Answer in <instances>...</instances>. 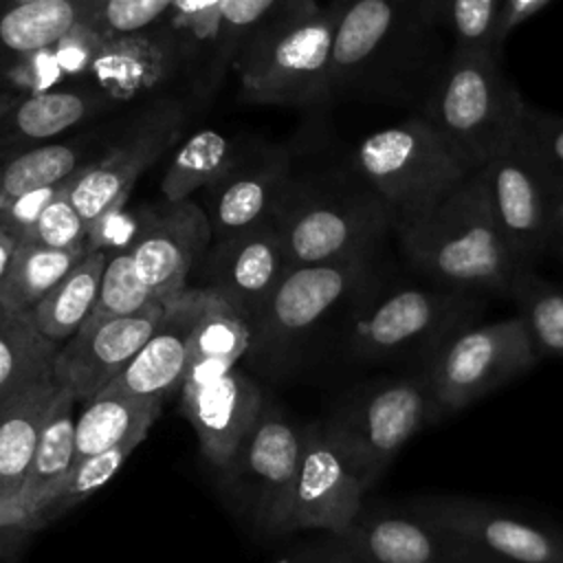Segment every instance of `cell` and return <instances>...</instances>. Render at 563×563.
I'll return each instance as SVG.
<instances>
[{"label":"cell","mask_w":563,"mask_h":563,"mask_svg":"<svg viewBox=\"0 0 563 563\" xmlns=\"http://www.w3.org/2000/svg\"><path fill=\"white\" fill-rule=\"evenodd\" d=\"M145 438H130L112 449H106L101 453H95L90 457L79 460L62 482H57L37 504H35V512H37V523L40 528L44 523H48L51 519H55L57 515L66 512L68 508H73L75 504L84 501L86 497H90L92 493H97L99 488H103L114 475L117 471L125 464V460L130 457V453L143 442Z\"/></svg>","instance_id":"cell-33"},{"label":"cell","mask_w":563,"mask_h":563,"mask_svg":"<svg viewBox=\"0 0 563 563\" xmlns=\"http://www.w3.org/2000/svg\"><path fill=\"white\" fill-rule=\"evenodd\" d=\"M409 510L501 563H563V532L468 497H420Z\"/></svg>","instance_id":"cell-12"},{"label":"cell","mask_w":563,"mask_h":563,"mask_svg":"<svg viewBox=\"0 0 563 563\" xmlns=\"http://www.w3.org/2000/svg\"><path fill=\"white\" fill-rule=\"evenodd\" d=\"M20 2H33V0H13V4H20Z\"/></svg>","instance_id":"cell-51"},{"label":"cell","mask_w":563,"mask_h":563,"mask_svg":"<svg viewBox=\"0 0 563 563\" xmlns=\"http://www.w3.org/2000/svg\"><path fill=\"white\" fill-rule=\"evenodd\" d=\"M288 268L277 224L268 220L220 240L213 253V286L209 290L240 310L253 328Z\"/></svg>","instance_id":"cell-19"},{"label":"cell","mask_w":563,"mask_h":563,"mask_svg":"<svg viewBox=\"0 0 563 563\" xmlns=\"http://www.w3.org/2000/svg\"><path fill=\"white\" fill-rule=\"evenodd\" d=\"M292 165L286 150H271L251 165L233 167L213 185V207L207 216L211 235L227 240L275 218L292 187Z\"/></svg>","instance_id":"cell-21"},{"label":"cell","mask_w":563,"mask_h":563,"mask_svg":"<svg viewBox=\"0 0 563 563\" xmlns=\"http://www.w3.org/2000/svg\"><path fill=\"white\" fill-rule=\"evenodd\" d=\"M108 255L88 251L31 310L37 330L53 343H66L92 314Z\"/></svg>","instance_id":"cell-24"},{"label":"cell","mask_w":563,"mask_h":563,"mask_svg":"<svg viewBox=\"0 0 563 563\" xmlns=\"http://www.w3.org/2000/svg\"><path fill=\"white\" fill-rule=\"evenodd\" d=\"M545 200L552 238H559L563 242V185H545Z\"/></svg>","instance_id":"cell-47"},{"label":"cell","mask_w":563,"mask_h":563,"mask_svg":"<svg viewBox=\"0 0 563 563\" xmlns=\"http://www.w3.org/2000/svg\"><path fill=\"white\" fill-rule=\"evenodd\" d=\"M211 240L207 213L189 202H169V209L130 246L136 275L163 306L187 290V275Z\"/></svg>","instance_id":"cell-17"},{"label":"cell","mask_w":563,"mask_h":563,"mask_svg":"<svg viewBox=\"0 0 563 563\" xmlns=\"http://www.w3.org/2000/svg\"><path fill=\"white\" fill-rule=\"evenodd\" d=\"M18 244H20V238L15 233H11L4 224H0V286L9 273V266L15 255Z\"/></svg>","instance_id":"cell-48"},{"label":"cell","mask_w":563,"mask_h":563,"mask_svg":"<svg viewBox=\"0 0 563 563\" xmlns=\"http://www.w3.org/2000/svg\"><path fill=\"white\" fill-rule=\"evenodd\" d=\"M275 563H501L411 510L363 512L341 532L286 550Z\"/></svg>","instance_id":"cell-9"},{"label":"cell","mask_w":563,"mask_h":563,"mask_svg":"<svg viewBox=\"0 0 563 563\" xmlns=\"http://www.w3.org/2000/svg\"><path fill=\"white\" fill-rule=\"evenodd\" d=\"M81 0H33L0 15V51L13 55L57 46L81 24Z\"/></svg>","instance_id":"cell-29"},{"label":"cell","mask_w":563,"mask_h":563,"mask_svg":"<svg viewBox=\"0 0 563 563\" xmlns=\"http://www.w3.org/2000/svg\"><path fill=\"white\" fill-rule=\"evenodd\" d=\"M515 145L537 167L545 185H563V117L523 103Z\"/></svg>","instance_id":"cell-37"},{"label":"cell","mask_w":563,"mask_h":563,"mask_svg":"<svg viewBox=\"0 0 563 563\" xmlns=\"http://www.w3.org/2000/svg\"><path fill=\"white\" fill-rule=\"evenodd\" d=\"M86 233L88 227L70 205L68 191L64 187L57 198L46 205L33 227L24 233V240L37 242L48 249H77L84 246Z\"/></svg>","instance_id":"cell-41"},{"label":"cell","mask_w":563,"mask_h":563,"mask_svg":"<svg viewBox=\"0 0 563 563\" xmlns=\"http://www.w3.org/2000/svg\"><path fill=\"white\" fill-rule=\"evenodd\" d=\"M352 163L387 209L396 233L433 211L477 172L422 114L361 139Z\"/></svg>","instance_id":"cell-2"},{"label":"cell","mask_w":563,"mask_h":563,"mask_svg":"<svg viewBox=\"0 0 563 563\" xmlns=\"http://www.w3.org/2000/svg\"><path fill=\"white\" fill-rule=\"evenodd\" d=\"M537 354L563 358V288L523 268L510 290Z\"/></svg>","instance_id":"cell-34"},{"label":"cell","mask_w":563,"mask_h":563,"mask_svg":"<svg viewBox=\"0 0 563 563\" xmlns=\"http://www.w3.org/2000/svg\"><path fill=\"white\" fill-rule=\"evenodd\" d=\"M88 103L75 92H35L15 110V128L31 139L55 136L86 117Z\"/></svg>","instance_id":"cell-39"},{"label":"cell","mask_w":563,"mask_h":563,"mask_svg":"<svg viewBox=\"0 0 563 563\" xmlns=\"http://www.w3.org/2000/svg\"><path fill=\"white\" fill-rule=\"evenodd\" d=\"M75 396L62 387L33 451L20 499L35 506L75 466Z\"/></svg>","instance_id":"cell-28"},{"label":"cell","mask_w":563,"mask_h":563,"mask_svg":"<svg viewBox=\"0 0 563 563\" xmlns=\"http://www.w3.org/2000/svg\"><path fill=\"white\" fill-rule=\"evenodd\" d=\"M152 303H158V301L136 275L130 249H121L106 260L101 282H99L97 303L88 319L128 317L150 308Z\"/></svg>","instance_id":"cell-38"},{"label":"cell","mask_w":563,"mask_h":563,"mask_svg":"<svg viewBox=\"0 0 563 563\" xmlns=\"http://www.w3.org/2000/svg\"><path fill=\"white\" fill-rule=\"evenodd\" d=\"M264 405L260 385L233 367L224 376L180 389V407L194 427L202 455L222 468L253 429Z\"/></svg>","instance_id":"cell-18"},{"label":"cell","mask_w":563,"mask_h":563,"mask_svg":"<svg viewBox=\"0 0 563 563\" xmlns=\"http://www.w3.org/2000/svg\"><path fill=\"white\" fill-rule=\"evenodd\" d=\"M369 273V260L288 268L251 328L249 361L271 378L286 376L308 336L358 292Z\"/></svg>","instance_id":"cell-6"},{"label":"cell","mask_w":563,"mask_h":563,"mask_svg":"<svg viewBox=\"0 0 563 563\" xmlns=\"http://www.w3.org/2000/svg\"><path fill=\"white\" fill-rule=\"evenodd\" d=\"M303 424L279 402L264 398L262 411L220 471V484L231 506L257 530L282 537L299 471Z\"/></svg>","instance_id":"cell-7"},{"label":"cell","mask_w":563,"mask_h":563,"mask_svg":"<svg viewBox=\"0 0 563 563\" xmlns=\"http://www.w3.org/2000/svg\"><path fill=\"white\" fill-rule=\"evenodd\" d=\"M165 306L110 319H86V323L57 350L53 363L55 380L66 387L75 400L88 402L103 391L143 347L163 317Z\"/></svg>","instance_id":"cell-14"},{"label":"cell","mask_w":563,"mask_h":563,"mask_svg":"<svg viewBox=\"0 0 563 563\" xmlns=\"http://www.w3.org/2000/svg\"><path fill=\"white\" fill-rule=\"evenodd\" d=\"M438 416L424 372L374 380L356 389L325 424L367 493L400 449Z\"/></svg>","instance_id":"cell-5"},{"label":"cell","mask_w":563,"mask_h":563,"mask_svg":"<svg viewBox=\"0 0 563 563\" xmlns=\"http://www.w3.org/2000/svg\"><path fill=\"white\" fill-rule=\"evenodd\" d=\"M284 0H222L218 48L224 57H238L242 46L277 13Z\"/></svg>","instance_id":"cell-40"},{"label":"cell","mask_w":563,"mask_h":563,"mask_svg":"<svg viewBox=\"0 0 563 563\" xmlns=\"http://www.w3.org/2000/svg\"><path fill=\"white\" fill-rule=\"evenodd\" d=\"M57 350L59 345L37 330L31 312L0 303V400L53 378Z\"/></svg>","instance_id":"cell-26"},{"label":"cell","mask_w":563,"mask_h":563,"mask_svg":"<svg viewBox=\"0 0 563 563\" xmlns=\"http://www.w3.org/2000/svg\"><path fill=\"white\" fill-rule=\"evenodd\" d=\"M90 70L108 95L114 99H132L163 79L167 55L152 40L123 35L97 48Z\"/></svg>","instance_id":"cell-27"},{"label":"cell","mask_w":563,"mask_h":563,"mask_svg":"<svg viewBox=\"0 0 563 563\" xmlns=\"http://www.w3.org/2000/svg\"><path fill=\"white\" fill-rule=\"evenodd\" d=\"M37 512L35 506L24 504L20 497L0 501V537L9 532H26L37 530Z\"/></svg>","instance_id":"cell-46"},{"label":"cell","mask_w":563,"mask_h":563,"mask_svg":"<svg viewBox=\"0 0 563 563\" xmlns=\"http://www.w3.org/2000/svg\"><path fill=\"white\" fill-rule=\"evenodd\" d=\"M347 0H284L282 9H290V11H310V9H319V7H334V4H343Z\"/></svg>","instance_id":"cell-49"},{"label":"cell","mask_w":563,"mask_h":563,"mask_svg":"<svg viewBox=\"0 0 563 563\" xmlns=\"http://www.w3.org/2000/svg\"><path fill=\"white\" fill-rule=\"evenodd\" d=\"M477 295L449 288H396L363 312L350 328V350L356 358L383 361L407 352L431 354L479 312Z\"/></svg>","instance_id":"cell-11"},{"label":"cell","mask_w":563,"mask_h":563,"mask_svg":"<svg viewBox=\"0 0 563 563\" xmlns=\"http://www.w3.org/2000/svg\"><path fill=\"white\" fill-rule=\"evenodd\" d=\"M202 299L205 288H187L178 299L167 303L143 347L106 389L163 402L165 396L180 387L189 361V336Z\"/></svg>","instance_id":"cell-20"},{"label":"cell","mask_w":563,"mask_h":563,"mask_svg":"<svg viewBox=\"0 0 563 563\" xmlns=\"http://www.w3.org/2000/svg\"><path fill=\"white\" fill-rule=\"evenodd\" d=\"M251 345V323L218 292L205 288V299L189 336V361L218 358L238 365Z\"/></svg>","instance_id":"cell-32"},{"label":"cell","mask_w":563,"mask_h":563,"mask_svg":"<svg viewBox=\"0 0 563 563\" xmlns=\"http://www.w3.org/2000/svg\"><path fill=\"white\" fill-rule=\"evenodd\" d=\"M537 361L530 332L517 314L460 328L431 354L424 376L438 416H446L499 389Z\"/></svg>","instance_id":"cell-10"},{"label":"cell","mask_w":563,"mask_h":563,"mask_svg":"<svg viewBox=\"0 0 563 563\" xmlns=\"http://www.w3.org/2000/svg\"><path fill=\"white\" fill-rule=\"evenodd\" d=\"M409 262L438 286L482 295H510L526 268L506 246L479 169L416 224L396 233Z\"/></svg>","instance_id":"cell-1"},{"label":"cell","mask_w":563,"mask_h":563,"mask_svg":"<svg viewBox=\"0 0 563 563\" xmlns=\"http://www.w3.org/2000/svg\"><path fill=\"white\" fill-rule=\"evenodd\" d=\"M363 497L365 490L325 420L303 424L301 460L284 534L341 532L361 515Z\"/></svg>","instance_id":"cell-13"},{"label":"cell","mask_w":563,"mask_h":563,"mask_svg":"<svg viewBox=\"0 0 563 563\" xmlns=\"http://www.w3.org/2000/svg\"><path fill=\"white\" fill-rule=\"evenodd\" d=\"M62 385L40 380L0 400V501L15 499Z\"/></svg>","instance_id":"cell-22"},{"label":"cell","mask_w":563,"mask_h":563,"mask_svg":"<svg viewBox=\"0 0 563 563\" xmlns=\"http://www.w3.org/2000/svg\"><path fill=\"white\" fill-rule=\"evenodd\" d=\"M235 167V150L218 130H200L174 154L165 176L163 196L167 202H183L200 187H211Z\"/></svg>","instance_id":"cell-31"},{"label":"cell","mask_w":563,"mask_h":563,"mask_svg":"<svg viewBox=\"0 0 563 563\" xmlns=\"http://www.w3.org/2000/svg\"><path fill=\"white\" fill-rule=\"evenodd\" d=\"M343 4L277 13L238 53L246 99L308 108L330 101L334 29Z\"/></svg>","instance_id":"cell-3"},{"label":"cell","mask_w":563,"mask_h":563,"mask_svg":"<svg viewBox=\"0 0 563 563\" xmlns=\"http://www.w3.org/2000/svg\"><path fill=\"white\" fill-rule=\"evenodd\" d=\"M13 97H9V95H0V119L13 108Z\"/></svg>","instance_id":"cell-50"},{"label":"cell","mask_w":563,"mask_h":563,"mask_svg":"<svg viewBox=\"0 0 563 563\" xmlns=\"http://www.w3.org/2000/svg\"><path fill=\"white\" fill-rule=\"evenodd\" d=\"M422 0H347L332 44L330 99L356 88L400 42Z\"/></svg>","instance_id":"cell-16"},{"label":"cell","mask_w":563,"mask_h":563,"mask_svg":"<svg viewBox=\"0 0 563 563\" xmlns=\"http://www.w3.org/2000/svg\"><path fill=\"white\" fill-rule=\"evenodd\" d=\"M273 220L290 268L372 260L374 246L391 229L387 209L369 189L330 194L295 183Z\"/></svg>","instance_id":"cell-8"},{"label":"cell","mask_w":563,"mask_h":563,"mask_svg":"<svg viewBox=\"0 0 563 563\" xmlns=\"http://www.w3.org/2000/svg\"><path fill=\"white\" fill-rule=\"evenodd\" d=\"M550 0H501L499 7V22L495 33V51L504 44V40L528 18L539 13Z\"/></svg>","instance_id":"cell-45"},{"label":"cell","mask_w":563,"mask_h":563,"mask_svg":"<svg viewBox=\"0 0 563 563\" xmlns=\"http://www.w3.org/2000/svg\"><path fill=\"white\" fill-rule=\"evenodd\" d=\"M86 246L48 249L31 240H20L9 273L0 286V303L31 312L33 306L86 255Z\"/></svg>","instance_id":"cell-30"},{"label":"cell","mask_w":563,"mask_h":563,"mask_svg":"<svg viewBox=\"0 0 563 563\" xmlns=\"http://www.w3.org/2000/svg\"><path fill=\"white\" fill-rule=\"evenodd\" d=\"M501 0H422L424 22L451 35L453 51H495Z\"/></svg>","instance_id":"cell-35"},{"label":"cell","mask_w":563,"mask_h":563,"mask_svg":"<svg viewBox=\"0 0 563 563\" xmlns=\"http://www.w3.org/2000/svg\"><path fill=\"white\" fill-rule=\"evenodd\" d=\"M163 402L117 391H99L75 422V464L130 438H145Z\"/></svg>","instance_id":"cell-23"},{"label":"cell","mask_w":563,"mask_h":563,"mask_svg":"<svg viewBox=\"0 0 563 563\" xmlns=\"http://www.w3.org/2000/svg\"><path fill=\"white\" fill-rule=\"evenodd\" d=\"M77 172V154L68 145L29 150L0 169V205L51 185H62Z\"/></svg>","instance_id":"cell-36"},{"label":"cell","mask_w":563,"mask_h":563,"mask_svg":"<svg viewBox=\"0 0 563 563\" xmlns=\"http://www.w3.org/2000/svg\"><path fill=\"white\" fill-rule=\"evenodd\" d=\"M493 220L517 262L526 268L552 240L545 183L512 143L479 169Z\"/></svg>","instance_id":"cell-15"},{"label":"cell","mask_w":563,"mask_h":563,"mask_svg":"<svg viewBox=\"0 0 563 563\" xmlns=\"http://www.w3.org/2000/svg\"><path fill=\"white\" fill-rule=\"evenodd\" d=\"M158 147L161 145L150 143L114 152L101 163H95L84 172H75L73 178L66 180L68 200L86 227L101 222L123 202L132 183L154 158Z\"/></svg>","instance_id":"cell-25"},{"label":"cell","mask_w":563,"mask_h":563,"mask_svg":"<svg viewBox=\"0 0 563 563\" xmlns=\"http://www.w3.org/2000/svg\"><path fill=\"white\" fill-rule=\"evenodd\" d=\"M220 4L222 0H174L172 9L183 29L191 31L198 40L220 37Z\"/></svg>","instance_id":"cell-44"},{"label":"cell","mask_w":563,"mask_h":563,"mask_svg":"<svg viewBox=\"0 0 563 563\" xmlns=\"http://www.w3.org/2000/svg\"><path fill=\"white\" fill-rule=\"evenodd\" d=\"M523 99L490 51H453L420 112L477 169L517 136Z\"/></svg>","instance_id":"cell-4"},{"label":"cell","mask_w":563,"mask_h":563,"mask_svg":"<svg viewBox=\"0 0 563 563\" xmlns=\"http://www.w3.org/2000/svg\"><path fill=\"white\" fill-rule=\"evenodd\" d=\"M64 187H66V183L33 189V191H26V194L0 205V224H4L18 238H24V233L33 227V222L40 218V213L46 209V205L53 202Z\"/></svg>","instance_id":"cell-43"},{"label":"cell","mask_w":563,"mask_h":563,"mask_svg":"<svg viewBox=\"0 0 563 563\" xmlns=\"http://www.w3.org/2000/svg\"><path fill=\"white\" fill-rule=\"evenodd\" d=\"M174 0H106L101 7V20L108 31L119 35H132L154 20H158Z\"/></svg>","instance_id":"cell-42"}]
</instances>
